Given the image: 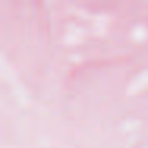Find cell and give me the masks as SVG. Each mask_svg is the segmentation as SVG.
Returning <instances> with one entry per match:
<instances>
[]
</instances>
